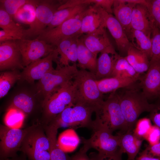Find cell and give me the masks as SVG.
<instances>
[{"label": "cell", "instance_id": "2", "mask_svg": "<svg viewBox=\"0 0 160 160\" xmlns=\"http://www.w3.org/2000/svg\"><path fill=\"white\" fill-rule=\"evenodd\" d=\"M121 92H116L119 104L128 128L133 132L137 119L143 112H150L153 104H150L142 91L131 88Z\"/></svg>", "mask_w": 160, "mask_h": 160}, {"label": "cell", "instance_id": "46", "mask_svg": "<svg viewBox=\"0 0 160 160\" xmlns=\"http://www.w3.org/2000/svg\"><path fill=\"white\" fill-rule=\"evenodd\" d=\"M134 160H160V158L152 156L148 153L145 148L139 153V156Z\"/></svg>", "mask_w": 160, "mask_h": 160}, {"label": "cell", "instance_id": "13", "mask_svg": "<svg viewBox=\"0 0 160 160\" xmlns=\"http://www.w3.org/2000/svg\"><path fill=\"white\" fill-rule=\"evenodd\" d=\"M56 49L44 58L33 61L24 67L20 73V80L32 84L35 81L40 80L47 73L54 70L52 62L55 61L57 64L59 58Z\"/></svg>", "mask_w": 160, "mask_h": 160}, {"label": "cell", "instance_id": "24", "mask_svg": "<svg viewBox=\"0 0 160 160\" xmlns=\"http://www.w3.org/2000/svg\"><path fill=\"white\" fill-rule=\"evenodd\" d=\"M77 42V66L80 69L88 70L95 74L96 71L97 55L86 47L79 37L78 39Z\"/></svg>", "mask_w": 160, "mask_h": 160}, {"label": "cell", "instance_id": "27", "mask_svg": "<svg viewBox=\"0 0 160 160\" xmlns=\"http://www.w3.org/2000/svg\"><path fill=\"white\" fill-rule=\"evenodd\" d=\"M91 5H81L57 10L55 13L51 23L44 31H47L58 26L68 20L83 12Z\"/></svg>", "mask_w": 160, "mask_h": 160}, {"label": "cell", "instance_id": "18", "mask_svg": "<svg viewBox=\"0 0 160 160\" xmlns=\"http://www.w3.org/2000/svg\"><path fill=\"white\" fill-rule=\"evenodd\" d=\"M154 25V22L147 6L142 4L136 5L132 12V29L141 31L151 38Z\"/></svg>", "mask_w": 160, "mask_h": 160}, {"label": "cell", "instance_id": "28", "mask_svg": "<svg viewBox=\"0 0 160 160\" xmlns=\"http://www.w3.org/2000/svg\"><path fill=\"white\" fill-rule=\"evenodd\" d=\"M131 40L133 46L145 53L150 60L151 54L152 40L143 32L132 29L128 37Z\"/></svg>", "mask_w": 160, "mask_h": 160}, {"label": "cell", "instance_id": "44", "mask_svg": "<svg viewBox=\"0 0 160 160\" xmlns=\"http://www.w3.org/2000/svg\"><path fill=\"white\" fill-rule=\"evenodd\" d=\"M145 148L148 153L152 156L160 158V141L153 145H149Z\"/></svg>", "mask_w": 160, "mask_h": 160}, {"label": "cell", "instance_id": "11", "mask_svg": "<svg viewBox=\"0 0 160 160\" xmlns=\"http://www.w3.org/2000/svg\"><path fill=\"white\" fill-rule=\"evenodd\" d=\"M24 129L13 128L6 125L0 126V154L3 159L16 156L20 151L22 143L27 134L36 125Z\"/></svg>", "mask_w": 160, "mask_h": 160}, {"label": "cell", "instance_id": "43", "mask_svg": "<svg viewBox=\"0 0 160 160\" xmlns=\"http://www.w3.org/2000/svg\"><path fill=\"white\" fill-rule=\"evenodd\" d=\"M153 104V107L150 112L149 118L154 125L160 129V101Z\"/></svg>", "mask_w": 160, "mask_h": 160}, {"label": "cell", "instance_id": "47", "mask_svg": "<svg viewBox=\"0 0 160 160\" xmlns=\"http://www.w3.org/2000/svg\"><path fill=\"white\" fill-rule=\"evenodd\" d=\"M89 157L91 160H113L109 158L100 156L97 153H91Z\"/></svg>", "mask_w": 160, "mask_h": 160}, {"label": "cell", "instance_id": "33", "mask_svg": "<svg viewBox=\"0 0 160 160\" xmlns=\"http://www.w3.org/2000/svg\"><path fill=\"white\" fill-rule=\"evenodd\" d=\"M20 73L17 69L2 73L0 76V97L5 96L15 82L20 80Z\"/></svg>", "mask_w": 160, "mask_h": 160}, {"label": "cell", "instance_id": "5", "mask_svg": "<svg viewBox=\"0 0 160 160\" xmlns=\"http://www.w3.org/2000/svg\"><path fill=\"white\" fill-rule=\"evenodd\" d=\"M91 136L86 139L82 137L83 147L88 151L91 148L96 150L100 156L113 160H122L123 152L121 146L119 134L114 135L108 130L100 129L93 130Z\"/></svg>", "mask_w": 160, "mask_h": 160}, {"label": "cell", "instance_id": "23", "mask_svg": "<svg viewBox=\"0 0 160 160\" xmlns=\"http://www.w3.org/2000/svg\"><path fill=\"white\" fill-rule=\"evenodd\" d=\"M140 78V76L132 78L113 77L97 80L96 82L99 90L103 94L129 87L133 84Z\"/></svg>", "mask_w": 160, "mask_h": 160}, {"label": "cell", "instance_id": "20", "mask_svg": "<svg viewBox=\"0 0 160 160\" xmlns=\"http://www.w3.org/2000/svg\"><path fill=\"white\" fill-rule=\"evenodd\" d=\"M105 23L106 28L114 39L119 50L127 54L131 44L122 25L111 14H108Z\"/></svg>", "mask_w": 160, "mask_h": 160}, {"label": "cell", "instance_id": "45", "mask_svg": "<svg viewBox=\"0 0 160 160\" xmlns=\"http://www.w3.org/2000/svg\"><path fill=\"white\" fill-rule=\"evenodd\" d=\"M88 151L82 146L77 152L70 157L69 160H91L87 154Z\"/></svg>", "mask_w": 160, "mask_h": 160}, {"label": "cell", "instance_id": "14", "mask_svg": "<svg viewBox=\"0 0 160 160\" xmlns=\"http://www.w3.org/2000/svg\"><path fill=\"white\" fill-rule=\"evenodd\" d=\"M108 13L100 7L91 5L82 18L79 34H91L106 28L105 19Z\"/></svg>", "mask_w": 160, "mask_h": 160}, {"label": "cell", "instance_id": "25", "mask_svg": "<svg viewBox=\"0 0 160 160\" xmlns=\"http://www.w3.org/2000/svg\"><path fill=\"white\" fill-rule=\"evenodd\" d=\"M111 55L101 53L97 58L96 71L94 74L97 80L111 77L115 63L119 55Z\"/></svg>", "mask_w": 160, "mask_h": 160}, {"label": "cell", "instance_id": "41", "mask_svg": "<svg viewBox=\"0 0 160 160\" xmlns=\"http://www.w3.org/2000/svg\"><path fill=\"white\" fill-rule=\"evenodd\" d=\"M146 6L154 24L160 30V1L148 0Z\"/></svg>", "mask_w": 160, "mask_h": 160}, {"label": "cell", "instance_id": "16", "mask_svg": "<svg viewBox=\"0 0 160 160\" xmlns=\"http://www.w3.org/2000/svg\"><path fill=\"white\" fill-rule=\"evenodd\" d=\"M140 86L148 100L160 95V60L150 62L146 74L140 79Z\"/></svg>", "mask_w": 160, "mask_h": 160}, {"label": "cell", "instance_id": "21", "mask_svg": "<svg viewBox=\"0 0 160 160\" xmlns=\"http://www.w3.org/2000/svg\"><path fill=\"white\" fill-rule=\"evenodd\" d=\"M38 108L42 110V105L38 104L34 98L26 92H22L17 94L13 97L8 110H18L22 112L25 118L35 113Z\"/></svg>", "mask_w": 160, "mask_h": 160}, {"label": "cell", "instance_id": "40", "mask_svg": "<svg viewBox=\"0 0 160 160\" xmlns=\"http://www.w3.org/2000/svg\"><path fill=\"white\" fill-rule=\"evenodd\" d=\"M24 29L16 30H1L0 43L7 41H16L25 39Z\"/></svg>", "mask_w": 160, "mask_h": 160}, {"label": "cell", "instance_id": "9", "mask_svg": "<svg viewBox=\"0 0 160 160\" xmlns=\"http://www.w3.org/2000/svg\"><path fill=\"white\" fill-rule=\"evenodd\" d=\"M87 9L54 28L44 31L36 38L57 47L63 40L80 35L82 20Z\"/></svg>", "mask_w": 160, "mask_h": 160}, {"label": "cell", "instance_id": "19", "mask_svg": "<svg viewBox=\"0 0 160 160\" xmlns=\"http://www.w3.org/2000/svg\"><path fill=\"white\" fill-rule=\"evenodd\" d=\"M78 35L65 39L57 47L56 50L60 57L59 58L57 68L69 65L70 62L76 63L77 61Z\"/></svg>", "mask_w": 160, "mask_h": 160}, {"label": "cell", "instance_id": "38", "mask_svg": "<svg viewBox=\"0 0 160 160\" xmlns=\"http://www.w3.org/2000/svg\"><path fill=\"white\" fill-rule=\"evenodd\" d=\"M152 126L149 118H141L137 121L133 133L137 137L145 140Z\"/></svg>", "mask_w": 160, "mask_h": 160}, {"label": "cell", "instance_id": "39", "mask_svg": "<svg viewBox=\"0 0 160 160\" xmlns=\"http://www.w3.org/2000/svg\"><path fill=\"white\" fill-rule=\"evenodd\" d=\"M37 0H0V5L13 18L18 10L28 3H33Z\"/></svg>", "mask_w": 160, "mask_h": 160}, {"label": "cell", "instance_id": "48", "mask_svg": "<svg viewBox=\"0 0 160 160\" xmlns=\"http://www.w3.org/2000/svg\"><path fill=\"white\" fill-rule=\"evenodd\" d=\"M1 160H10L8 158H7V159H3Z\"/></svg>", "mask_w": 160, "mask_h": 160}, {"label": "cell", "instance_id": "34", "mask_svg": "<svg viewBox=\"0 0 160 160\" xmlns=\"http://www.w3.org/2000/svg\"><path fill=\"white\" fill-rule=\"evenodd\" d=\"M91 4L107 10L110 8L111 3L109 0H68L59 7L58 10L81 5Z\"/></svg>", "mask_w": 160, "mask_h": 160}, {"label": "cell", "instance_id": "17", "mask_svg": "<svg viewBox=\"0 0 160 160\" xmlns=\"http://www.w3.org/2000/svg\"><path fill=\"white\" fill-rule=\"evenodd\" d=\"M79 38L86 47L96 55L98 53L105 52L113 55L117 54L108 37L105 28L93 33L83 34Z\"/></svg>", "mask_w": 160, "mask_h": 160}, {"label": "cell", "instance_id": "29", "mask_svg": "<svg viewBox=\"0 0 160 160\" xmlns=\"http://www.w3.org/2000/svg\"><path fill=\"white\" fill-rule=\"evenodd\" d=\"M26 3L21 6L14 15L13 19L16 21L30 26L34 22L36 16V5L40 1Z\"/></svg>", "mask_w": 160, "mask_h": 160}, {"label": "cell", "instance_id": "36", "mask_svg": "<svg viewBox=\"0 0 160 160\" xmlns=\"http://www.w3.org/2000/svg\"><path fill=\"white\" fill-rule=\"evenodd\" d=\"M0 27L3 30H16L23 29L1 5L0 6Z\"/></svg>", "mask_w": 160, "mask_h": 160}, {"label": "cell", "instance_id": "30", "mask_svg": "<svg viewBox=\"0 0 160 160\" xmlns=\"http://www.w3.org/2000/svg\"><path fill=\"white\" fill-rule=\"evenodd\" d=\"M120 137V144L123 153L128 156L127 160H134L140 149L137 146L135 136L132 132L127 131L124 133H118Z\"/></svg>", "mask_w": 160, "mask_h": 160}, {"label": "cell", "instance_id": "7", "mask_svg": "<svg viewBox=\"0 0 160 160\" xmlns=\"http://www.w3.org/2000/svg\"><path fill=\"white\" fill-rule=\"evenodd\" d=\"M96 108L85 103L77 102L66 108L51 122L55 123L59 128L69 127L74 129L82 127L91 128L92 122V116Z\"/></svg>", "mask_w": 160, "mask_h": 160}, {"label": "cell", "instance_id": "49", "mask_svg": "<svg viewBox=\"0 0 160 160\" xmlns=\"http://www.w3.org/2000/svg\"><path fill=\"white\" fill-rule=\"evenodd\" d=\"M158 99H159V100H158L160 101V95L159 96V97Z\"/></svg>", "mask_w": 160, "mask_h": 160}, {"label": "cell", "instance_id": "31", "mask_svg": "<svg viewBox=\"0 0 160 160\" xmlns=\"http://www.w3.org/2000/svg\"><path fill=\"white\" fill-rule=\"evenodd\" d=\"M140 74L136 72L124 57L119 55L115 63L111 77L132 78L139 77Z\"/></svg>", "mask_w": 160, "mask_h": 160}, {"label": "cell", "instance_id": "8", "mask_svg": "<svg viewBox=\"0 0 160 160\" xmlns=\"http://www.w3.org/2000/svg\"><path fill=\"white\" fill-rule=\"evenodd\" d=\"M20 151L31 160H50L49 142L39 122L25 136Z\"/></svg>", "mask_w": 160, "mask_h": 160}, {"label": "cell", "instance_id": "15", "mask_svg": "<svg viewBox=\"0 0 160 160\" xmlns=\"http://www.w3.org/2000/svg\"><path fill=\"white\" fill-rule=\"evenodd\" d=\"M21 53L15 41L0 43V70H13L24 68Z\"/></svg>", "mask_w": 160, "mask_h": 160}, {"label": "cell", "instance_id": "26", "mask_svg": "<svg viewBox=\"0 0 160 160\" xmlns=\"http://www.w3.org/2000/svg\"><path fill=\"white\" fill-rule=\"evenodd\" d=\"M124 57L137 73L140 74L148 71L150 65L149 59L145 53L132 44Z\"/></svg>", "mask_w": 160, "mask_h": 160}, {"label": "cell", "instance_id": "3", "mask_svg": "<svg viewBox=\"0 0 160 160\" xmlns=\"http://www.w3.org/2000/svg\"><path fill=\"white\" fill-rule=\"evenodd\" d=\"M76 102V88L72 80L59 88L43 105L39 122L42 126L49 124L66 108Z\"/></svg>", "mask_w": 160, "mask_h": 160}, {"label": "cell", "instance_id": "10", "mask_svg": "<svg viewBox=\"0 0 160 160\" xmlns=\"http://www.w3.org/2000/svg\"><path fill=\"white\" fill-rule=\"evenodd\" d=\"M66 0H41L36 5V16L33 23L25 29V38L37 36L51 23L55 13Z\"/></svg>", "mask_w": 160, "mask_h": 160}, {"label": "cell", "instance_id": "6", "mask_svg": "<svg viewBox=\"0 0 160 160\" xmlns=\"http://www.w3.org/2000/svg\"><path fill=\"white\" fill-rule=\"evenodd\" d=\"M96 81L94 74L85 70H78L73 79L76 88V103H85L96 108L103 103V95Z\"/></svg>", "mask_w": 160, "mask_h": 160}, {"label": "cell", "instance_id": "32", "mask_svg": "<svg viewBox=\"0 0 160 160\" xmlns=\"http://www.w3.org/2000/svg\"><path fill=\"white\" fill-rule=\"evenodd\" d=\"M80 141V139L74 129L71 128L61 133L57 139L59 147L65 152L74 150Z\"/></svg>", "mask_w": 160, "mask_h": 160}, {"label": "cell", "instance_id": "12", "mask_svg": "<svg viewBox=\"0 0 160 160\" xmlns=\"http://www.w3.org/2000/svg\"><path fill=\"white\" fill-rule=\"evenodd\" d=\"M15 42L21 53L24 67L44 56L48 55L57 48L43 40L36 38L33 40L23 39L16 40Z\"/></svg>", "mask_w": 160, "mask_h": 160}, {"label": "cell", "instance_id": "42", "mask_svg": "<svg viewBox=\"0 0 160 160\" xmlns=\"http://www.w3.org/2000/svg\"><path fill=\"white\" fill-rule=\"evenodd\" d=\"M145 140L150 145L155 144L160 141V129L153 125L152 126Z\"/></svg>", "mask_w": 160, "mask_h": 160}, {"label": "cell", "instance_id": "1", "mask_svg": "<svg viewBox=\"0 0 160 160\" xmlns=\"http://www.w3.org/2000/svg\"><path fill=\"white\" fill-rule=\"evenodd\" d=\"M95 112V118L92 121L91 127L93 131L105 129L112 133L117 130L122 133L127 131L116 91L111 92L107 99L96 108Z\"/></svg>", "mask_w": 160, "mask_h": 160}, {"label": "cell", "instance_id": "22", "mask_svg": "<svg viewBox=\"0 0 160 160\" xmlns=\"http://www.w3.org/2000/svg\"><path fill=\"white\" fill-rule=\"evenodd\" d=\"M136 5L123 0H114L113 6V12L115 17L123 27L128 37L132 29V12Z\"/></svg>", "mask_w": 160, "mask_h": 160}, {"label": "cell", "instance_id": "37", "mask_svg": "<svg viewBox=\"0 0 160 160\" xmlns=\"http://www.w3.org/2000/svg\"><path fill=\"white\" fill-rule=\"evenodd\" d=\"M151 54L150 62L160 60V30L154 25L151 34Z\"/></svg>", "mask_w": 160, "mask_h": 160}, {"label": "cell", "instance_id": "35", "mask_svg": "<svg viewBox=\"0 0 160 160\" xmlns=\"http://www.w3.org/2000/svg\"><path fill=\"white\" fill-rule=\"evenodd\" d=\"M25 116L21 112L15 109L8 110L4 119L6 125L13 128H19L23 123Z\"/></svg>", "mask_w": 160, "mask_h": 160}, {"label": "cell", "instance_id": "4", "mask_svg": "<svg viewBox=\"0 0 160 160\" xmlns=\"http://www.w3.org/2000/svg\"><path fill=\"white\" fill-rule=\"evenodd\" d=\"M76 63L60 67L46 73L39 81L36 95L43 105L60 87L72 80L78 71Z\"/></svg>", "mask_w": 160, "mask_h": 160}, {"label": "cell", "instance_id": "50", "mask_svg": "<svg viewBox=\"0 0 160 160\" xmlns=\"http://www.w3.org/2000/svg\"></svg>", "mask_w": 160, "mask_h": 160}]
</instances>
